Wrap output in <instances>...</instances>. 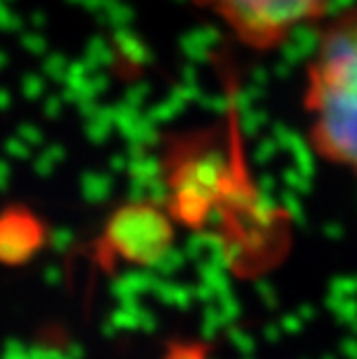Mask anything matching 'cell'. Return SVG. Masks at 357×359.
I'll return each instance as SVG.
<instances>
[{"label":"cell","instance_id":"2","mask_svg":"<svg viewBox=\"0 0 357 359\" xmlns=\"http://www.w3.org/2000/svg\"><path fill=\"white\" fill-rule=\"evenodd\" d=\"M244 47L269 51L299 26L321 19L334 0H193Z\"/></svg>","mask_w":357,"mask_h":359},{"label":"cell","instance_id":"1","mask_svg":"<svg viewBox=\"0 0 357 359\" xmlns=\"http://www.w3.org/2000/svg\"><path fill=\"white\" fill-rule=\"evenodd\" d=\"M304 111L318 156L357 177V7L323 30L307 70Z\"/></svg>","mask_w":357,"mask_h":359}]
</instances>
